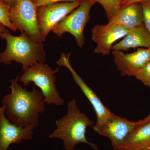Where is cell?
<instances>
[{
    "label": "cell",
    "instance_id": "8",
    "mask_svg": "<svg viewBox=\"0 0 150 150\" xmlns=\"http://www.w3.org/2000/svg\"><path fill=\"white\" fill-rule=\"evenodd\" d=\"M82 1L62 2L37 8V22L43 38L65 17L77 8Z\"/></svg>",
    "mask_w": 150,
    "mask_h": 150
},
{
    "label": "cell",
    "instance_id": "6",
    "mask_svg": "<svg viewBox=\"0 0 150 150\" xmlns=\"http://www.w3.org/2000/svg\"><path fill=\"white\" fill-rule=\"evenodd\" d=\"M93 0H84L79 6L62 19L52 30L58 37L69 33L75 37L78 46L82 48L85 43L83 31L90 19V12L95 4Z\"/></svg>",
    "mask_w": 150,
    "mask_h": 150
},
{
    "label": "cell",
    "instance_id": "2",
    "mask_svg": "<svg viewBox=\"0 0 150 150\" xmlns=\"http://www.w3.org/2000/svg\"><path fill=\"white\" fill-rule=\"evenodd\" d=\"M56 129L50 134L49 137L62 139L66 150H74L77 145L81 143L90 145L98 150L96 145L89 142L86 136L87 128L93 126V122L81 112L75 99L69 102L67 114L61 119L56 120Z\"/></svg>",
    "mask_w": 150,
    "mask_h": 150
},
{
    "label": "cell",
    "instance_id": "20",
    "mask_svg": "<svg viewBox=\"0 0 150 150\" xmlns=\"http://www.w3.org/2000/svg\"><path fill=\"white\" fill-rule=\"evenodd\" d=\"M84 0H32L33 2L35 4L37 7L46 5L51 4L54 3L62 2H72L76 1H83Z\"/></svg>",
    "mask_w": 150,
    "mask_h": 150
},
{
    "label": "cell",
    "instance_id": "1",
    "mask_svg": "<svg viewBox=\"0 0 150 150\" xmlns=\"http://www.w3.org/2000/svg\"><path fill=\"white\" fill-rule=\"evenodd\" d=\"M19 77L11 81V92L4 97L2 103L11 122L21 128L35 129L38 125L39 114L45 110L44 97L35 86L31 91L23 88L18 84Z\"/></svg>",
    "mask_w": 150,
    "mask_h": 150
},
{
    "label": "cell",
    "instance_id": "9",
    "mask_svg": "<svg viewBox=\"0 0 150 150\" xmlns=\"http://www.w3.org/2000/svg\"><path fill=\"white\" fill-rule=\"evenodd\" d=\"M70 53L68 54L62 53L61 58L57 61L56 64L61 67H66L71 72L75 82L91 103L95 111L97 121L96 124L93 126L98 127L101 126L113 113L103 104L96 94L74 69L70 64Z\"/></svg>",
    "mask_w": 150,
    "mask_h": 150
},
{
    "label": "cell",
    "instance_id": "14",
    "mask_svg": "<svg viewBox=\"0 0 150 150\" xmlns=\"http://www.w3.org/2000/svg\"><path fill=\"white\" fill-rule=\"evenodd\" d=\"M141 47L150 48V34L144 25L129 29L123 40L113 45L111 50L126 51Z\"/></svg>",
    "mask_w": 150,
    "mask_h": 150
},
{
    "label": "cell",
    "instance_id": "12",
    "mask_svg": "<svg viewBox=\"0 0 150 150\" xmlns=\"http://www.w3.org/2000/svg\"><path fill=\"white\" fill-rule=\"evenodd\" d=\"M112 55L117 69L123 76H134L136 74L150 61V48H139L130 54L122 51H113Z\"/></svg>",
    "mask_w": 150,
    "mask_h": 150
},
{
    "label": "cell",
    "instance_id": "23",
    "mask_svg": "<svg viewBox=\"0 0 150 150\" xmlns=\"http://www.w3.org/2000/svg\"><path fill=\"white\" fill-rule=\"evenodd\" d=\"M6 26L0 23V33H1L6 30Z\"/></svg>",
    "mask_w": 150,
    "mask_h": 150
},
{
    "label": "cell",
    "instance_id": "19",
    "mask_svg": "<svg viewBox=\"0 0 150 150\" xmlns=\"http://www.w3.org/2000/svg\"><path fill=\"white\" fill-rule=\"evenodd\" d=\"M142 7L144 26L150 34V1L140 3Z\"/></svg>",
    "mask_w": 150,
    "mask_h": 150
},
{
    "label": "cell",
    "instance_id": "3",
    "mask_svg": "<svg viewBox=\"0 0 150 150\" xmlns=\"http://www.w3.org/2000/svg\"><path fill=\"white\" fill-rule=\"evenodd\" d=\"M0 37L6 42L5 50L0 54V64H11L14 61L21 64L23 71L36 63L46 62L43 43H36L25 33L15 36L6 30L0 33Z\"/></svg>",
    "mask_w": 150,
    "mask_h": 150
},
{
    "label": "cell",
    "instance_id": "4",
    "mask_svg": "<svg viewBox=\"0 0 150 150\" xmlns=\"http://www.w3.org/2000/svg\"><path fill=\"white\" fill-rule=\"evenodd\" d=\"M23 71V74L19 77V81L24 86H29L31 82L34 83L41 90L44 103L57 106L64 105V100L60 96L55 84V74L59 71L58 68L53 70L47 64L38 63Z\"/></svg>",
    "mask_w": 150,
    "mask_h": 150
},
{
    "label": "cell",
    "instance_id": "25",
    "mask_svg": "<svg viewBox=\"0 0 150 150\" xmlns=\"http://www.w3.org/2000/svg\"><path fill=\"white\" fill-rule=\"evenodd\" d=\"M149 150V149H139V150Z\"/></svg>",
    "mask_w": 150,
    "mask_h": 150
},
{
    "label": "cell",
    "instance_id": "11",
    "mask_svg": "<svg viewBox=\"0 0 150 150\" xmlns=\"http://www.w3.org/2000/svg\"><path fill=\"white\" fill-rule=\"evenodd\" d=\"M31 126L19 127L11 122L5 116V107L0 108V150H7L12 144H20L23 140L32 139Z\"/></svg>",
    "mask_w": 150,
    "mask_h": 150
},
{
    "label": "cell",
    "instance_id": "21",
    "mask_svg": "<svg viewBox=\"0 0 150 150\" xmlns=\"http://www.w3.org/2000/svg\"><path fill=\"white\" fill-rule=\"evenodd\" d=\"M148 1H150V0H123L121 4V9L124 8L133 4L140 3L142 2Z\"/></svg>",
    "mask_w": 150,
    "mask_h": 150
},
{
    "label": "cell",
    "instance_id": "16",
    "mask_svg": "<svg viewBox=\"0 0 150 150\" xmlns=\"http://www.w3.org/2000/svg\"><path fill=\"white\" fill-rule=\"evenodd\" d=\"M100 4L103 8L108 19L115 16L121 9L123 0H93Z\"/></svg>",
    "mask_w": 150,
    "mask_h": 150
},
{
    "label": "cell",
    "instance_id": "22",
    "mask_svg": "<svg viewBox=\"0 0 150 150\" xmlns=\"http://www.w3.org/2000/svg\"><path fill=\"white\" fill-rule=\"evenodd\" d=\"M14 0H0V1L3 2L7 4L10 6H11Z\"/></svg>",
    "mask_w": 150,
    "mask_h": 150
},
{
    "label": "cell",
    "instance_id": "10",
    "mask_svg": "<svg viewBox=\"0 0 150 150\" xmlns=\"http://www.w3.org/2000/svg\"><path fill=\"white\" fill-rule=\"evenodd\" d=\"M129 29L121 25H96L91 30L92 38L96 44L94 50L96 54L103 56L109 54L113 43L125 37Z\"/></svg>",
    "mask_w": 150,
    "mask_h": 150
},
{
    "label": "cell",
    "instance_id": "18",
    "mask_svg": "<svg viewBox=\"0 0 150 150\" xmlns=\"http://www.w3.org/2000/svg\"><path fill=\"white\" fill-rule=\"evenodd\" d=\"M134 77L150 88V61L138 71Z\"/></svg>",
    "mask_w": 150,
    "mask_h": 150
},
{
    "label": "cell",
    "instance_id": "24",
    "mask_svg": "<svg viewBox=\"0 0 150 150\" xmlns=\"http://www.w3.org/2000/svg\"><path fill=\"white\" fill-rule=\"evenodd\" d=\"M144 120L145 121H150V115H148V116H147V117H146V118H144Z\"/></svg>",
    "mask_w": 150,
    "mask_h": 150
},
{
    "label": "cell",
    "instance_id": "5",
    "mask_svg": "<svg viewBox=\"0 0 150 150\" xmlns=\"http://www.w3.org/2000/svg\"><path fill=\"white\" fill-rule=\"evenodd\" d=\"M37 8L32 0H14L10 10L9 18L18 30L36 43H42L45 40L38 25Z\"/></svg>",
    "mask_w": 150,
    "mask_h": 150
},
{
    "label": "cell",
    "instance_id": "17",
    "mask_svg": "<svg viewBox=\"0 0 150 150\" xmlns=\"http://www.w3.org/2000/svg\"><path fill=\"white\" fill-rule=\"evenodd\" d=\"M11 7L7 4L0 1V23L13 31H16L17 28L13 24L9 18Z\"/></svg>",
    "mask_w": 150,
    "mask_h": 150
},
{
    "label": "cell",
    "instance_id": "15",
    "mask_svg": "<svg viewBox=\"0 0 150 150\" xmlns=\"http://www.w3.org/2000/svg\"><path fill=\"white\" fill-rule=\"evenodd\" d=\"M142 122L134 129L121 150H136L150 147V120Z\"/></svg>",
    "mask_w": 150,
    "mask_h": 150
},
{
    "label": "cell",
    "instance_id": "13",
    "mask_svg": "<svg viewBox=\"0 0 150 150\" xmlns=\"http://www.w3.org/2000/svg\"><path fill=\"white\" fill-rule=\"evenodd\" d=\"M108 23L121 25L129 29L144 25L140 3L133 4L121 9L115 16L108 20Z\"/></svg>",
    "mask_w": 150,
    "mask_h": 150
},
{
    "label": "cell",
    "instance_id": "7",
    "mask_svg": "<svg viewBox=\"0 0 150 150\" xmlns=\"http://www.w3.org/2000/svg\"><path fill=\"white\" fill-rule=\"evenodd\" d=\"M142 122L131 121L112 113L101 126H93L98 134L109 138L114 150H121L131 133Z\"/></svg>",
    "mask_w": 150,
    "mask_h": 150
},
{
    "label": "cell",
    "instance_id": "26",
    "mask_svg": "<svg viewBox=\"0 0 150 150\" xmlns=\"http://www.w3.org/2000/svg\"><path fill=\"white\" fill-rule=\"evenodd\" d=\"M147 149H149V150H150V147H149V148H148Z\"/></svg>",
    "mask_w": 150,
    "mask_h": 150
},
{
    "label": "cell",
    "instance_id": "27",
    "mask_svg": "<svg viewBox=\"0 0 150 150\" xmlns=\"http://www.w3.org/2000/svg\"></svg>",
    "mask_w": 150,
    "mask_h": 150
}]
</instances>
